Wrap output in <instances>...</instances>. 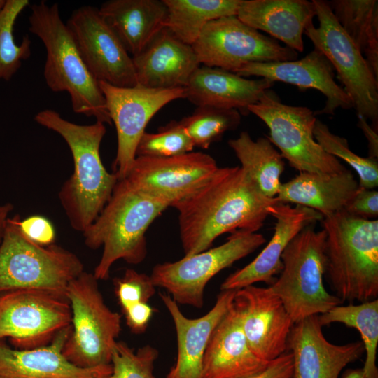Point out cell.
Segmentation results:
<instances>
[{
    "label": "cell",
    "instance_id": "obj_1",
    "mask_svg": "<svg viewBox=\"0 0 378 378\" xmlns=\"http://www.w3.org/2000/svg\"><path fill=\"white\" fill-rule=\"evenodd\" d=\"M279 202L265 196L239 166L218 167L196 192L174 204L185 255L209 249L217 237L238 231L257 232Z\"/></svg>",
    "mask_w": 378,
    "mask_h": 378
},
{
    "label": "cell",
    "instance_id": "obj_2",
    "mask_svg": "<svg viewBox=\"0 0 378 378\" xmlns=\"http://www.w3.org/2000/svg\"><path fill=\"white\" fill-rule=\"evenodd\" d=\"M35 121L59 134L66 142L74 160V172L59 192L60 203L73 229L82 233L109 200L118 181L102 163L100 145L105 123L78 125L64 119L52 109L35 115Z\"/></svg>",
    "mask_w": 378,
    "mask_h": 378
},
{
    "label": "cell",
    "instance_id": "obj_3",
    "mask_svg": "<svg viewBox=\"0 0 378 378\" xmlns=\"http://www.w3.org/2000/svg\"><path fill=\"white\" fill-rule=\"evenodd\" d=\"M169 206L136 190L125 179L119 180L98 216L83 232L86 246L103 248L93 274L97 280L109 277L118 260L137 265L147 255L146 232Z\"/></svg>",
    "mask_w": 378,
    "mask_h": 378
},
{
    "label": "cell",
    "instance_id": "obj_4",
    "mask_svg": "<svg viewBox=\"0 0 378 378\" xmlns=\"http://www.w3.org/2000/svg\"><path fill=\"white\" fill-rule=\"evenodd\" d=\"M29 22V31L45 46L43 75L48 87L54 92H66L75 113L111 125L99 82L88 70L63 22L58 4L48 5L45 1L33 4Z\"/></svg>",
    "mask_w": 378,
    "mask_h": 378
},
{
    "label": "cell",
    "instance_id": "obj_5",
    "mask_svg": "<svg viewBox=\"0 0 378 378\" xmlns=\"http://www.w3.org/2000/svg\"><path fill=\"white\" fill-rule=\"evenodd\" d=\"M326 232V272L342 302H367L378 296V220L344 210L322 220Z\"/></svg>",
    "mask_w": 378,
    "mask_h": 378
},
{
    "label": "cell",
    "instance_id": "obj_6",
    "mask_svg": "<svg viewBox=\"0 0 378 378\" xmlns=\"http://www.w3.org/2000/svg\"><path fill=\"white\" fill-rule=\"evenodd\" d=\"M18 214L8 218L0 243V293L38 290L66 295L69 283L84 272L83 262L59 246L28 239Z\"/></svg>",
    "mask_w": 378,
    "mask_h": 378
},
{
    "label": "cell",
    "instance_id": "obj_7",
    "mask_svg": "<svg viewBox=\"0 0 378 378\" xmlns=\"http://www.w3.org/2000/svg\"><path fill=\"white\" fill-rule=\"evenodd\" d=\"M326 232L313 225L300 232L282 253L283 268L270 286L281 300L293 323L318 316L342 302L325 288Z\"/></svg>",
    "mask_w": 378,
    "mask_h": 378
},
{
    "label": "cell",
    "instance_id": "obj_8",
    "mask_svg": "<svg viewBox=\"0 0 378 378\" xmlns=\"http://www.w3.org/2000/svg\"><path fill=\"white\" fill-rule=\"evenodd\" d=\"M97 279L83 272L66 290L71 309V328L62 353L74 365L93 368L109 365L121 331V315L105 303Z\"/></svg>",
    "mask_w": 378,
    "mask_h": 378
},
{
    "label": "cell",
    "instance_id": "obj_9",
    "mask_svg": "<svg viewBox=\"0 0 378 378\" xmlns=\"http://www.w3.org/2000/svg\"><path fill=\"white\" fill-rule=\"evenodd\" d=\"M312 2L318 27L311 23L304 34L336 71L357 115L370 120V125L378 130V78L337 22L327 1Z\"/></svg>",
    "mask_w": 378,
    "mask_h": 378
},
{
    "label": "cell",
    "instance_id": "obj_10",
    "mask_svg": "<svg viewBox=\"0 0 378 378\" xmlns=\"http://www.w3.org/2000/svg\"><path fill=\"white\" fill-rule=\"evenodd\" d=\"M248 111L265 123L270 130L268 139L299 172L332 174L346 169L315 140L316 118L310 108L285 104L269 89Z\"/></svg>",
    "mask_w": 378,
    "mask_h": 378
},
{
    "label": "cell",
    "instance_id": "obj_11",
    "mask_svg": "<svg viewBox=\"0 0 378 378\" xmlns=\"http://www.w3.org/2000/svg\"><path fill=\"white\" fill-rule=\"evenodd\" d=\"M266 242L257 232L238 231L226 242L175 262L156 265L150 276L155 287L165 289L178 304L200 309L208 282L221 270L254 252Z\"/></svg>",
    "mask_w": 378,
    "mask_h": 378
},
{
    "label": "cell",
    "instance_id": "obj_12",
    "mask_svg": "<svg viewBox=\"0 0 378 378\" xmlns=\"http://www.w3.org/2000/svg\"><path fill=\"white\" fill-rule=\"evenodd\" d=\"M66 295L38 290H17L0 296V341L8 338L16 349L49 344L71 326Z\"/></svg>",
    "mask_w": 378,
    "mask_h": 378
},
{
    "label": "cell",
    "instance_id": "obj_13",
    "mask_svg": "<svg viewBox=\"0 0 378 378\" xmlns=\"http://www.w3.org/2000/svg\"><path fill=\"white\" fill-rule=\"evenodd\" d=\"M192 47L200 64L236 73L252 62L292 61L298 52L241 22L237 15L209 22Z\"/></svg>",
    "mask_w": 378,
    "mask_h": 378
},
{
    "label": "cell",
    "instance_id": "obj_14",
    "mask_svg": "<svg viewBox=\"0 0 378 378\" xmlns=\"http://www.w3.org/2000/svg\"><path fill=\"white\" fill-rule=\"evenodd\" d=\"M106 106L118 139L113 173L125 178L136 158L139 141L152 117L172 101L185 98L184 88L153 89L136 85L120 88L99 81Z\"/></svg>",
    "mask_w": 378,
    "mask_h": 378
},
{
    "label": "cell",
    "instance_id": "obj_15",
    "mask_svg": "<svg viewBox=\"0 0 378 378\" xmlns=\"http://www.w3.org/2000/svg\"><path fill=\"white\" fill-rule=\"evenodd\" d=\"M66 24L86 66L98 82L120 88L138 85L132 57L98 8L81 6L73 11Z\"/></svg>",
    "mask_w": 378,
    "mask_h": 378
},
{
    "label": "cell",
    "instance_id": "obj_16",
    "mask_svg": "<svg viewBox=\"0 0 378 378\" xmlns=\"http://www.w3.org/2000/svg\"><path fill=\"white\" fill-rule=\"evenodd\" d=\"M209 154L136 157L125 179L136 190L172 206L203 186L218 169Z\"/></svg>",
    "mask_w": 378,
    "mask_h": 378
},
{
    "label": "cell",
    "instance_id": "obj_17",
    "mask_svg": "<svg viewBox=\"0 0 378 378\" xmlns=\"http://www.w3.org/2000/svg\"><path fill=\"white\" fill-rule=\"evenodd\" d=\"M233 303L249 347L258 358L270 362L287 351L294 323L270 286L251 285L237 290Z\"/></svg>",
    "mask_w": 378,
    "mask_h": 378
},
{
    "label": "cell",
    "instance_id": "obj_18",
    "mask_svg": "<svg viewBox=\"0 0 378 378\" xmlns=\"http://www.w3.org/2000/svg\"><path fill=\"white\" fill-rule=\"evenodd\" d=\"M322 327L318 316L293 324L287 341L293 361L291 378H339L346 365L363 354L362 342L332 344L325 337Z\"/></svg>",
    "mask_w": 378,
    "mask_h": 378
},
{
    "label": "cell",
    "instance_id": "obj_19",
    "mask_svg": "<svg viewBox=\"0 0 378 378\" xmlns=\"http://www.w3.org/2000/svg\"><path fill=\"white\" fill-rule=\"evenodd\" d=\"M268 210L276 220L272 237L252 262L224 280L220 290H237L257 282L272 285L283 268L281 255L288 244L304 228L323 218L311 208L283 202L271 205Z\"/></svg>",
    "mask_w": 378,
    "mask_h": 378
},
{
    "label": "cell",
    "instance_id": "obj_20",
    "mask_svg": "<svg viewBox=\"0 0 378 378\" xmlns=\"http://www.w3.org/2000/svg\"><path fill=\"white\" fill-rule=\"evenodd\" d=\"M236 74L258 76L274 82L297 86L300 90L314 89L326 98L325 106L314 115H333L342 108H354L352 102L342 87L335 80V70L328 59L314 50L300 59L284 62H252L239 69Z\"/></svg>",
    "mask_w": 378,
    "mask_h": 378
},
{
    "label": "cell",
    "instance_id": "obj_21",
    "mask_svg": "<svg viewBox=\"0 0 378 378\" xmlns=\"http://www.w3.org/2000/svg\"><path fill=\"white\" fill-rule=\"evenodd\" d=\"M237 290H221L214 306L205 315L189 318L169 294L160 298L174 321L178 353L175 365L165 378H203L204 355L211 336L232 305Z\"/></svg>",
    "mask_w": 378,
    "mask_h": 378
},
{
    "label": "cell",
    "instance_id": "obj_22",
    "mask_svg": "<svg viewBox=\"0 0 378 378\" xmlns=\"http://www.w3.org/2000/svg\"><path fill=\"white\" fill-rule=\"evenodd\" d=\"M269 363L250 349L232 302L211 336L203 358L202 377L253 378L264 372Z\"/></svg>",
    "mask_w": 378,
    "mask_h": 378
},
{
    "label": "cell",
    "instance_id": "obj_23",
    "mask_svg": "<svg viewBox=\"0 0 378 378\" xmlns=\"http://www.w3.org/2000/svg\"><path fill=\"white\" fill-rule=\"evenodd\" d=\"M71 328L61 331L49 344L31 349H12L1 340L0 378H108L111 364L80 368L64 356Z\"/></svg>",
    "mask_w": 378,
    "mask_h": 378
},
{
    "label": "cell",
    "instance_id": "obj_24",
    "mask_svg": "<svg viewBox=\"0 0 378 378\" xmlns=\"http://www.w3.org/2000/svg\"><path fill=\"white\" fill-rule=\"evenodd\" d=\"M132 59L137 85L153 89L185 88L200 66L192 46L167 28Z\"/></svg>",
    "mask_w": 378,
    "mask_h": 378
},
{
    "label": "cell",
    "instance_id": "obj_25",
    "mask_svg": "<svg viewBox=\"0 0 378 378\" xmlns=\"http://www.w3.org/2000/svg\"><path fill=\"white\" fill-rule=\"evenodd\" d=\"M274 83L265 79H247L234 73L206 66H199L185 86L186 97L197 106L236 109L249 113Z\"/></svg>",
    "mask_w": 378,
    "mask_h": 378
},
{
    "label": "cell",
    "instance_id": "obj_26",
    "mask_svg": "<svg viewBox=\"0 0 378 378\" xmlns=\"http://www.w3.org/2000/svg\"><path fill=\"white\" fill-rule=\"evenodd\" d=\"M316 15L307 0H241L237 17L257 31L283 42L297 52L304 51L302 35Z\"/></svg>",
    "mask_w": 378,
    "mask_h": 378
},
{
    "label": "cell",
    "instance_id": "obj_27",
    "mask_svg": "<svg viewBox=\"0 0 378 378\" xmlns=\"http://www.w3.org/2000/svg\"><path fill=\"white\" fill-rule=\"evenodd\" d=\"M358 188L347 169L332 174L300 172L281 183L276 198L279 202L311 208L324 218L343 211Z\"/></svg>",
    "mask_w": 378,
    "mask_h": 378
},
{
    "label": "cell",
    "instance_id": "obj_28",
    "mask_svg": "<svg viewBox=\"0 0 378 378\" xmlns=\"http://www.w3.org/2000/svg\"><path fill=\"white\" fill-rule=\"evenodd\" d=\"M99 11L132 57L165 28L167 18L163 0H110Z\"/></svg>",
    "mask_w": 378,
    "mask_h": 378
},
{
    "label": "cell",
    "instance_id": "obj_29",
    "mask_svg": "<svg viewBox=\"0 0 378 378\" xmlns=\"http://www.w3.org/2000/svg\"><path fill=\"white\" fill-rule=\"evenodd\" d=\"M228 145L260 192L267 197H276L282 183L280 179L285 163L268 138L255 141L244 131L237 138L229 140Z\"/></svg>",
    "mask_w": 378,
    "mask_h": 378
},
{
    "label": "cell",
    "instance_id": "obj_30",
    "mask_svg": "<svg viewBox=\"0 0 378 378\" xmlns=\"http://www.w3.org/2000/svg\"><path fill=\"white\" fill-rule=\"evenodd\" d=\"M339 24L368 62L378 78V1H327Z\"/></svg>",
    "mask_w": 378,
    "mask_h": 378
},
{
    "label": "cell",
    "instance_id": "obj_31",
    "mask_svg": "<svg viewBox=\"0 0 378 378\" xmlns=\"http://www.w3.org/2000/svg\"><path fill=\"white\" fill-rule=\"evenodd\" d=\"M167 28L183 43L192 46L211 21L237 15L241 0H163Z\"/></svg>",
    "mask_w": 378,
    "mask_h": 378
},
{
    "label": "cell",
    "instance_id": "obj_32",
    "mask_svg": "<svg viewBox=\"0 0 378 378\" xmlns=\"http://www.w3.org/2000/svg\"><path fill=\"white\" fill-rule=\"evenodd\" d=\"M322 326L332 323H340L356 329L360 334L366 353L363 370V378H378L376 365L378 344V300L338 305L328 312L318 315Z\"/></svg>",
    "mask_w": 378,
    "mask_h": 378
},
{
    "label": "cell",
    "instance_id": "obj_33",
    "mask_svg": "<svg viewBox=\"0 0 378 378\" xmlns=\"http://www.w3.org/2000/svg\"><path fill=\"white\" fill-rule=\"evenodd\" d=\"M29 5L28 0H6L0 10V80L8 81L18 71L22 62L31 55V40L24 36L20 45L15 41V21Z\"/></svg>",
    "mask_w": 378,
    "mask_h": 378
},
{
    "label": "cell",
    "instance_id": "obj_34",
    "mask_svg": "<svg viewBox=\"0 0 378 378\" xmlns=\"http://www.w3.org/2000/svg\"><path fill=\"white\" fill-rule=\"evenodd\" d=\"M180 122L194 146L206 149L220 140L226 132L237 128L241 122V113L232 108L197 106L192 114Z\"/></svg>",
    "mask_w": 378,
    "mask_h": 378
},
{
    "label": "cell",
    "instance_id": "obj_35",
    "mask_svg": "<svg viewBox=\"0 0 378 378\" xmlns=\"http://www.w3.org/2000/svg\"><path fill=\"white\" fill-rule=\"evenodd\" d=\"M314 136L327 153L344 160L357 172L360 187L374 189L377 186V160L361 157L354 153L345 138L331 132L327 125L317 119L314 128Z\"/></svg>",
    "mask_w": 378,
    "mask_h": 378
},
{
    "label": "cell",
    "instance_id": "obj_36",
    "mask_svg": "<svg viewBox=\"0 0 378 378\" xmlns=\"http://www.w3.org/2000/svg\"><path fill=\"white\" fill-rule=\"evenodd\" d=\"M194 147L180 120H172L155 133L145 132L137 145L136 156L172 157L191 152Z\"/></svg>",
    "mask_w": 378,
    "mask_h": 378
},
{
    "label": "cell",
    "instance_id": "obj_37",
    "mask_svg": "<svg viewBox=\"0 0 378 378\" xmlns=\"http://www.w3.org/2000/svg\"><path fill=\"white\" fill-rule=\"evenodd\" d=\"M158 351L145 345L136 351L123 342H117L112 351V372L108 378H154Z\"/></svg>",
    "mask_w": 378,
    "mask_h": 378
},
{
    "label": "cell",
    "instance_id": "obj_38",
    "mask_svg": "<svg viewBox=\"0 0 378 378\" xmlns=\"http://www.w3.org/2000/svg\"><path fill=\"white\" fill-rule=\"evenodd\" d=\"M113 282L122 312L135 304L148 302L156 292L150 276L133 269H127L124 274L115 278Z\"/></svg>",
    "mask_w": 378,
    "mask_h": 378
},
{
    "label": "cell",
    "instance_id": "obj_39",
    "mask_svg": "<svg viewBox=\"0 0 378 378\" xmlns=\"http://www.w3.org/2000/svg\"><path fill=\"white\" fill-rule=\"evenodd\" d=\"M21 232L32 241L43 246L54 244L56 232L52 222L40 215H32L19 221Z\"/></svg>",
    "mask_w": 378,
    "mask_h": 378
},
{
    "label": "cell",
    "instance_id": "obj_40",
    "mask_svg": "<svg viewBox=\"0 0 378 378\" xmlns=\"http://www.w3.org/2000/svg\"><path fill=\"white\" fill-rule=\"evenodd\" d=\"M344 211L356 218L374 220L378 216V192L359 186Z\"/></svg>",
    "mask_w": 378,
    "mask_h": 378
},
{
    "label": "cell",
    "instance_id": "obj_41",
    "mask_svg": "<svg viewBox=\"0 0 378 378\" xmlns=\"http://www.w3.org/2000/svg\"><path fill=\"white\" fill-rule=\"evenodd\" d=\"M153 312L154 309L148 302H140L130 307L123 312V314L131 331L141 334L146 330Z\"/></svg>",
    "mask_w": 378,
    "mask_h": 378
},
{
    "label": "cell",
    "instance_id": "obj_42",
    "mask_svg": "<svg viewBox=\"0 0 378 378\" xmlns=\"http://www.w3.org/2000/svg\"><path fill=\"white\" fill-rule=\"evenodd\" d=\"M293 356L286 351L270 362L266 370L253 378H291L293 373Z\"/></svg>",
    "mask_w": 378,
    "mask_h": 378
},
{
    "label": "cell",
    "instance_id": "obj_43",
    "mask_svg": "<svg viewBox=\"0 0 378 378\" xmlns=\"http://www.w3.org/2000/svg\"><path fill=\"white\" fill-rule=\"evenodd\" d=\"M358 127L363 131L368 145V158L377 160L378 158V130H374L368 120L358 115Z\"/></svg>",
    "mask_w": 378,
    "mask_h": 378
},
{
    "label": "cell",
    "instance_id": "obj_44",
    "mask_svg": "<svg viewBox=\"0 0 378 378\" xmlns=\"http://www.w3.org/2000/svg\"><path fill=\"white\" fill-rule=\"evenodd\" d=\"M13 208V205L10 203L0 205V243L2 239L6 221Z\"/></svg>",
    "mask_w": 378,
    "mask_h": 378
},
{
    "label": "cell",
    "instance_id": "obj_45",
    "mask_svg": "<svg viewBox=\"0 0 378 378\" xmlns=\"http://www.w3.org/2000/svg\"><path fill=\"white\" fill-rule=\"evenodd\" d=\"M342 378H363L362 369H355L346 370Z\"/></svg>",
    "mask_w": 378,
    "mask_h": 378
},
{
    "label": "cell",
    "instance_id": "obj_46",
    "mask_svg": "<svg viewBox=\"0 0 378 378\" xmlns=\"http://www.w3.org/2000/svg\"><path fill=\"white\" fill-rule=\"evenodd\" d=\"M6 0H0V10L4 7Z\"/></svg>",
    "mask_w": 378,
    "mask_h": 378
}]
</instances>
